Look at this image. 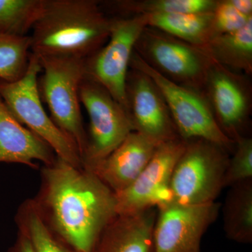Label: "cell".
Wrapping results in <instances>:
<instances>
[{
	"instance_id": "cell-1",
	"label": "cell",
	"mask_w": 252,
	"mask_h": 252,
	"mask_svg": "<svg viewBox=\"0 0 252 252\" xmlns=\"http://www.w3.org/2000/svg\"><path fill=\"white\" fill-rule=\"evenodd\" d=\"M40 187L32 198L48 228L80 252H93L118 216L116 194L94 172L57 157L40 169Z\"/></svg>"
},
{
	"instance_id": "cell-2",
	"label": "cell",
	"mask_w": 252,
	"mask_h": 252,
	"mask_svg": "<svg viewBox=\"0 0 252 252\" xmlns=\"http://www.w3.org/2000/svg\"><path fill=\"white\" fill-rule=\"evenodd\" d=\"M112 23L97 0H44L30 35L31 53L86 60L108 41Z\"/></svg>"
},
{
	"instance_id": "cell-3",
	"label": "cell",
	"mask_w": 252,
	"mask_h": 252,
	"mask_svg": "<svg viewBox=\"0 0 252 252\" xmlns=\"http://www.w3.org/2000/svg\"><path fill=\"white\" fill-rule=\"evenodd\" d=\"M39 59L42 72L38 80L41 98L47 104L53 122L75 144L82 159L87 132L83 124L79 92L86 75L84 60L53 56Z\"/></svg>"
},
{
	"instance_id": "cell-4",
	"label": "cell",
	"mask_w": 252,
	"mask_h": 252,
	"mask_svg": "<svg viewBox=\"0 0 252 252\" xmlns=\"http://www.w3.org/2000/svg\"><path fill=\"white\" fill-rule=\"evenodd\" d=\"M41 72L39 57L31 53L27 71L21 79L14 82L0 79V96L16 120L49 144L57 157L83 167L77 146L60 130L43 106L38 86Z\"/></svg>"
},
{
	"instance_id": "cell-5",
	"label": "cell",
	"mask_w": 252,
	"mask_h": 252,
	"mask_svg": "<svg viewBox=\"0 0 252 252\" xmlns=\"http://www.w3.org/2000/svg\"><path fill=\"white\" fill-rule=\"evenodd\" d=\"M229 152L203 139L187 141L170 181L172 200L183 205L213 203L224 188Z\"/></svg>"
},
{
	"instance_id": "cell-6",
	"label": "cell",
	"mask_w": 252,
	"mask_h": 252,
	"mask_svg": "<svg viewBox=\"0 0 252 252\" xmlns=\"http://www.w3.org/2000/svg\"><path fill=\"white\" fill-rule=\"evenodd\" d=\"M134 51L167 80L201 93L211 60L198 48L147 26L136 41Z\"/></svg>"
},
{
	"instance_id": "cell-7",
	"label": "cell",
	"mask_w": 252,
	"mask_h": 252,
	"mask_svg": "<svg viewBox=\"0 0 252 252\" xmlns=\"http://www.w3.org/2000/svg\"><path fill=\"white\" fill-rule=\"evenodd\" d=\"M129 67L145 73L153 79L165 98L181 139H203L233 153L235 142L220 130L201 94L162 77L149 67L135 51Z\"/></svg>"
},
{
	"instance_id": "cell-8",
	"label": "cell",
	"mask_w": 252,
	"mask_h": 252,
	"mask_svg": "<svg viewBox=\"0 0 252 252\" xmlns=\"http://www.w3.org/2000/svg\"><path fill=\"white\" fill-rule=\"evenodd\" d=\"M79 94L89 118L87 146L82 158L83 168L89 170L108 157L135 130L124 107L98 83L85 75Z\"/></svg>"
},
{
	"instance_id": "cell-9",
	"label": "cell",
	"mask_w": 252,
	"mask_h": 252,
	"mask_svg": "<svg viewBox=\"0 0 252 252\" xmlns=\"http://www.w3.org/2000/svg\"><path fill=\"white\" fill-rule=\"evenodd\" d=\"M148 26L149 16L146 15L112 17L108 41L84 60L86 77L104 87L126 112V81L131 56L136 41Z\"/></svg>"
},
{
	"instance_id": "cell-10",
	"label": "cell",
	"mask_w": 252,
	"mask_h": 252,
	"mask_svg": "<svg viewBox=\"0 0 252 252\" xmlns=\"http://www.w3.org/2000/svg\"><path fill=\"white\" fill-rule=\"evenodd\" d=\"M249 77L211 61L200 93L220 130L233 142L247 136L250 125L252 86Z\"/></svg>"
},
{
	"instance_id": "cell-11",
	"label": "cell",
	"mask_w": 252,
	"mask_h": 252,
	"mask_svg": "<svg viewBox=\"0 0 252 252\" xmlns=\"http://www.w3.org/2000/svg\"><path fill=\"white\" fill-rule=\"evenodd\" d=\"M220 204L183 205L170 201L157 207L155 252H200L202 237L218 217Z\"/></svg>"
},
{
	"instance_id": "cell-12",
	"label": "cell",
	"mask_w": 252,
	"mask_h": 252,
	"mask_svg": "<svg viewBox=\"0 0 252 252\" xmlns=\"http://www.w3.org/2000/svg\"><path fill=\"white\" fill-rule=\"evenodd\" d=\"M187 141L178 138L160 144L133 183L116 194L118 215H130L172 201L170 181Z\"/></svg>"
},
{
	"instance_id": "cell-13",
	"label": "cell",
	"mask_w": 252,
	"mask_h": 252,
	"mask_svg": "<svg viewBox=\"0 0 252 252\" xmlns=\"http://www.w3.org/2000/svg\"><path fill=\"white\" fill-rule=\"evenodd\" d=\"M125 94L127 114L135 132L158 145L180 138L165 98L152 78L130 68Z\"/></svg>"
},
{
	"instance_id": "cell-14",
	"label": "cell",
	"mask_w": 252,
	"mask_h": 252,
	"mask_svg": "<svg viewBox=\"0 0 252 252\" xmlns=\"http://www.w3.org/2000/svg\"><path fill=\"white\" fill-rule=\"evenodd\" d=\"M158 146L134 131L108 157L87 170L94 172L114 193H120L133 183Z\"/></svg>"
},
{
	"instance_id": "cell-15",
	"label": "cell",
	"mask_w": 252,
	"mask_h": 252,
	"mask_svg": "<svg viewBox=\"0 0 252 252\" xmlns=\"http://www.w3.org/2000/svg\"><path fill=\"white\" fill-rule=\"evenodd\" d=\"M57 156L52 148L16 120L0 96V162L22 164L37 170L50 165Z\"/></svg>"
},
{
	"instance_id": "cell-16",
	"label": "cell",
	"mask_w": 252,
	"mask_h": 252,
	"mask_svg": "<svg viewBox=\"0 0 252 252\" xmlns=\"http://www.w3.org/2000/svg\"><path fill=\"white\" fill-rule=\"evenodd\" d=\"M157 207L118 215L104 230L93 252H155L154 228Z\"/></svg>"
},
{
	"instance_id": "cell-17",
	"label": "cell",
	"mask_w": 252,
	"mask_h": 252,
	"mask_svg": "<svg viewBox=\"0 0 252 252\" xmlns=\"http://www.w3.org/2000/svg\"><path fill=\"white\" fill-rule=\"evenodd\" d=\"M197 48L214 63L233 72L251 77L252 20L242 29L215 36L206 44Z\"/></svg>"
},
{
	"instance_id": "cell-18",
	"label": "cell",
	"mask_w": 252,
	"mask_h": 252,
	"mask_svg": "<svg viewBox=\"0 0 252 252\" xmlns=\"http://www.w3.org/2000/svg\"><path fill=\"white\" fill-rule=\"evenodd\" d=\"M106 14L112 17L155 16L213 11L217 0H109L99 1Z\"/></svg>"
},
{
	"instance_id": "cell-19",
	"label": "cell",
	"mask_w": 252,
	"mask_h": 252,
	"mask_svg": "<svg viewBox=\"0 0 252 252\" xmlns=\"http://www.w3.org/2000/svg\"><path fill=\"white\" fill-rule=\"evenodd\" d=\"M227 238L240 243L252 242V180L232 186L223 207Z\"/></svg>"
},
{
	"instance_id": "cell-20",
	"label": "cell",
	"mask_w": 252,
	"mask_h": 252,
	"mask_svg": "<svg viewBox=\"0 0 252 252\" xmlns=\"http://www.w3.org/2000/svg\"><path fill=\"white\" fill-rule=\"evenodd\" d=\"M213 11L149 16V26L194 46H201L212 38Z\"/></svg>"
},
{
	"instance_id": "cell-21",
	"label": "cell",
	"mask_w": 252,
	"mask_h": 252,
	"mask_svg": "<svg viewBox=\"0 0 252 252\" xmlns=\"http://www.w3.org/2000/svg\"><path fill=\"white\" fill-rule=\"evenodd\" d=\"M15 222L18 231L29 239L34 252H80L63 243L48 228L32 198L18 207Z\"/></svg>"
},
{
	"instance_id": "cell-22",
	"label": "cell",
	"mask_w": 252,
	"mask_h": 252,
	"mask_svg": "<svg viewBox=\"0 0 252 252\" xmlns=\"http://www.w3.org/2000/svg\"><path fill=\"white\" fill-rule=\"evenodd\" d=\"M44 0H0V33L28 36L40 14Z\"/></svg>"
},
{
	"instance_id": "cell-23",
	"label": "cell",
	"mask_w": 252,
	"mask_h": 252,
	"mask_svg": "<svg viewBox=\"0 0 252 252\" xmlns=\"http://www.w3.org/2000/svg\"><path fill=\"white\" fill-rule=\"evenodd\" d=\"M30 36L0 33V79L14 82L27 71L31 55Z\"/></svg>"
},
{
	"instance_id": "cell-24",
	"label": "cell",
	"mask_w": 252,
	"mask_h": 252,
	"mask_svg": "<svg viewBox=\"0 0 252 252\" xmlns=\"http://www.w3.org/2000/svg\"><path fill=\"white\" fill-rule=\"evenodd\" d=\"M235 142L233 157L229 158L225 173L224 187L252 180V138L249 136H242Z\"/></svg>"
},
{
	"instance_id": "cell-25",
	"label": "cell",
	"mask_w": 252,
	"mask_h": 252,
	"mask_svg": "<svg viewBox=\"0 0 252 252\" xmlns=\"http://www.w3.org/2000/svg\"><path fill=\"white\" fill-rule=\"evenodd\" d=\"M212 14V38L235 32L252 20V16L241 14L235 9L230 0H217Z\"/></svg>"
},
{
	"instance_id": "cell-26",
	"label": "cell",
	"mask_w": 252,
	"mask_h": 252,
	"mask_svg": "<svg viewBox=\"0 0 252 252\" xmlns=\"http://www.w3.org/2000/svg\"><path fill=\"white\" fill-rule=\"evenodd\" d=\"M7 252H34V250L29 239L21 232L18 231L16 240Z\"/></svg>"
},
{
	"instance_id": "cell-27",
	"label": "cell",
	"mask_w": 252,
	"mask_h": 252,
	"mask_svg": "<svg viewBox=\"0 0 252 252\" xmlns=\"http://www.w3.org/2000/svg\"><path fill=\"white\" fill-rule=\"evenodd\" d=\"M230 1L239 12L246 16H252V0H230Z\"/></svg>"
}]
</instances>
